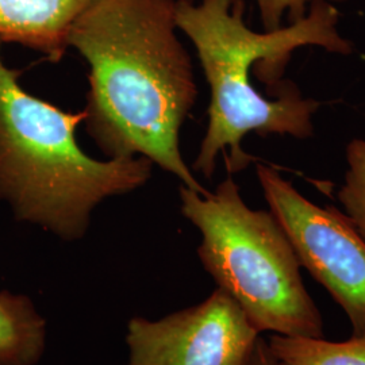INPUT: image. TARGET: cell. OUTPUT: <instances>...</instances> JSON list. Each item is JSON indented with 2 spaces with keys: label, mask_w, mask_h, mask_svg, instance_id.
Masks as SVG:
<instances>
[{
  "label": "cell",
  "mask_w": 365,
  "mask_h": 365,
  "mask_svg": "<svg viewBox=\"0 0 365 365\" xmlns=\"http://www.w3.org/2000/svg\"><path fill=\"white\" fill-rule=\"evenodd\" d=\"M178 0H93L68 36L88 64L84 125L107 158L146 157L206 192L180 150L197 98L191 56L178 36Z\"/></svg>",
  "instance_id": "6da1fadb"
},
{
  "label": "cell",
  "mask_w": 365,
  "mask_h": 365,
  "mask_svg": "<svg viewBox=\"0 0 365 365\" xmlns=\"http://www.w3.org/2000/svg\"><path fill=\"white\" fill-rule=\"evenodd\" d=\"M1 43L0 202L16 221L75 242L101 203L144 187L155 164L146 157L88 156L76 140L84 110L64 111L26 91L21 72L4 64Z\"/></svg>",
  "instance_id": "3957f363"
},
{
  "label": "cell",
  "mask_w": 365,
  "mask_h": 365,
  "mask_svg": "<svg viewBox=\"0 0 365 365\" xmlns=\"http://www.w3.org/2000/svg\"><path fill=\"white\" fill-rule=\"evenodd\" d=\"M245 365H279L267 339L259 337Z\"/></svg>",
  "instance_id": "7c38bea8"
},
{
  "label": "cell",
  "mask_w": 365,
  "mask_h": 365,
  "mask_svg": "<svg viewBox=\"0 0 365 365\" xmlns=\"http://www.w3.org/2000/svg\"><path fill=\"white\" fill-rule=\"evenodd\" d=\"M267 341L279 365H365V336L329 341L269 334Z\"/></svg>",
  "instance_id": "9c48e42d"
},
{
  "label": "cell",
  "mask_w": 365,
  "mask_h": 365,
  "mask_svg": "<svg viewBox=\"0 0 365 365\" xmlns=\"http://www.w3.org/2000/svg\"><path fill=\"white\" fill-rule=\"evenodd\" d=\"M339 10L329 0H313L307 14L289 26L255 31L244 21V0L176 3V24L195 46L210 87L209 125L192 170L212 178L220 155L230 173L247 168L242 149L249 133L309 138L319 102L306 99L292 83L280 84L276 99L264 98L249 78L260 63V78L277 83L295 51L319 46L351 54L352 43L339 31Z\"/></svg>",
  "instance_id": "7a4b0ae2"
},
{
  "label": "cell",
  "mask_w": 365,
  "mask_h": 365,
  "mask_svg": "<svg viewBox=\"0 0 365 365\" xmlns=\"http://www.w3.org/2000/svg\"><path fill=\"white\" fill-rule=\"evenodd\" d=\"M312 1L313 0H256L264 30L272 31L283 27L282 22L284 15H288L291 24L299 21L309 11V4H312Z\"/></svg>",
  "instance_id": "8fae6325"
},
{
  "label": "cell",
  "mask_w": 365,
  "mask_h": 365,
  "mask_svg": "<svg viewBox=\"0 0 365 365\" xmlns=\"http://www.w3.org/2000/svg\"><path fill=\"white\" fill-rule=\"evenodd\" d=\"M46 321L33 300L0 291V365H37L46 348Z\"/></svg>",
  "instance_id": "ba28073f"
},
{
  "label": "cell",
  "mask_w": 365,
  "mask_h": 365,
  "mask_svg": "<svg viewBox=\"0 0 365 365\" xmlns=\"http://www.w3.org/2000/svg\"><path fill=\"white\" fill-rule=\"evenodd\" d=\"M264 197L300 265L346 315L352 336H365V240L334 206L321 207L274 168L257 164Z\"/></svg>",
  "instance_id": "5b68a950"
},
{
  "label": "cell",
  "mask_w": 365,
  "mask_h": 365,
  "mask_svg": "<svg viewBox=\"0 0 365 365\" xmlns=\"http://www.w3.org/2000/svg\"><path fill=\"white\" fill-rule=\"evenodd\" d=\"M261 334L220 288L161 319L133 317L128 365H245Z\"/></svg>",
  "instance_id": "8992f818"
},
{
  "label": "cell",
  "mask_w": 365,
  "mask_h": 365,
  "mask_svg": "<svg viewBox=\"0 0 365 365\" xmlns=\"http://www.w3.org/2000/svg\"><path fill=\"white\" fill-rule=\"evenodd\" d=\"M179 197L182 217L200 233L203 269L260 334L325 337L297 250L271 210L250 209L232 178L214 192L180 185Z\"/></svg>",
  "instance_id": "277c9868"
},
{
  "label": "cell",
  "mask_w": 365,
  "mask_h": 365,
  "mask_svg": "<svg viewBox=\"0 0 365 365\" xmlns=\"http://www.w3.org/2000/svg\"><path fill=\"white\" fill-rule=\"evenodd\" d=\"M93 0H0V41L24 45L58 63L68 36Z\"/></svg>",
  "instance_id": "52a82bcc"
},
{
  "label": "cell",
  "mask_w": 365,
  "mask_h": 365,
  "mask_svg": "<svg viewBox=\"0 0 365 365\" xmlns=\"http://www.w3.org/2000/svg\"><path fill=\"white\" fill-rule=\"evenodd\" d=\"M178 1H185V3H196L197 0H178Z\"/></svg>",
  "instance_id": "4fadbf2b"
},
{
  "label": "cell",
  "mask_w": 365,
  "mask_h": 365,
  "mask_svg": "<svg viewBox=\"0 0 365 365\" xmlns=\"http://www.w3.org/2000/svg\"><path fill=\"white\" fill-rule=\"evenodd\" d=\"M348 170L339 192L345 217L365 240V140L356 138L346 146Z\"/></svg>",
  "instance_id": "30bf717a"
}]
</instances>
